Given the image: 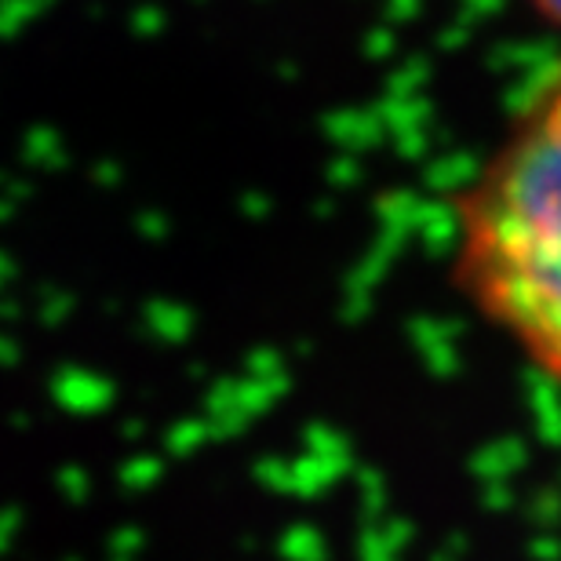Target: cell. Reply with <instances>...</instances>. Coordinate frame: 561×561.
<instances>
[{"instance_id": "2", "label": "cell", "mask_w": 561, "mask_h": 561, "mask_svg": "<svg viewBox=\"0 0 561 561\" xmlns=\"http://www.w3.org/2000/svg\"><path fill=\"white\" fill-rule=\"evenodd\" d=\"M536 19H543L547 26L561 33V0H525Z\"/></svg>"}, {"instance_id": "1", "label": "cell", "mask_w": 561, "mask_h": 561, "mask_svg": "<svg viewBox=\"0 0 561 561\" xmlns=\"http://www.w3.org/2000/svg\"><path fill=\"white\" fill-rule=\"evenodd\" d=\"M459 296L561 387V59L525 88L448 208Z\"/></svg>"}]
</instances>
